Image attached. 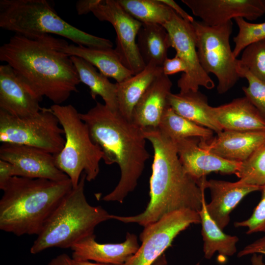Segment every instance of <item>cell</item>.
<instances>
[{
	"mask_svg": "<svg viewBox=\"0 0 265 265\" xmlns=\"http://www.w3.org/2000/svg\"><path fill=\"white\" fill-rule=\"evenodd\" d=\"M80 116L92 141L102 150L105 163H117L120 169L117 185L103 200L122 203L135 188L150 158L143 130L99 102Z\"/></svg>",
	"mask_w": 265,
	"mask_h": 265,
	"instance_id": "3",
	"label": "cell"
},
{
	"mask_svg": "<svg viewBox=\"0 0 265 265\" xmlns=\"http://www.w3.org/2000/svg\"><path fill=\"white\" fill-rule=\"evenodd\" d=\"M251 264V265H265L263 261V255L257 254L252 255Z\"/></svg>",
	"mask_w": 265,
	"mask_h": 265,
	"instance_id": "41",
	"label": "cell"
},
{
	"mask_svg": "<svg viewBox=\"0 0 265 265\" xmlns=\"http://www.w3.org/2000/svg\"><path fill=\"white\" fill-rule=\"evenodd\" d=\"M72 188L70 179L54 181L12 177L2 189L0 200V230L17 236H38Z\"/></svg>",
	"mask_w": 265,
	"mask_h": 265,
	"instance_id": "4",
	"label": "cell"
},
{
	"mask_svg": "<svg viewBox=\"0 0 265 265\" xmlns=\"http://www.w3.org/2000/svg\"><path fill=\"white\" fill-rule=\"evenodd\" d=\"M73 260L74 265H115L97 262H91L89 261H76L73 259Z\"/></svg>",
	"mask_w": 265,
	"mask_h": 265,
	"instance_id": "42",
	"label": "cell"
},
{
	"mask_svg": "<svg viewBox=\"0 0 265 265\" xmlns=\"http://www.w3.org/2000/svg\"><path fill=\"white\" fill-rule=\"evenodd\" d=\"M206 188L211 193V201L206 204L208 213L222 230L230 221V214L243 198L262 186H251L238 181L230 182L211 179L205 182Z\"/></svg>",
	"mask_w": 265,
	"mask_h": 265,
	"instance_id": "19",
	"label": "cell"
},
{
	"mask_svg": "<svg viewBox=\"0 0 265 265\" xmlns=\"http://www.w3.org/2000/svg\"><path fill=\"white\" fill-rule=\"evenodd\" d=\"M47 265H74L72 258L66 254H62L53 258Z\"/></svg>",
	"mask_w": 265,
	"mask_h": 265,
	"instance_id": "40",
	"label": "cell"
},
{
	"mask_svg": "<svg viewBox=\"0 0 265 265\" xmlns=\"http://www.w3.org/2000/svg\"><path fill=\"white\" fill-rule=\"evenodd\" d=\"M179 160L186 172L200 183L212 172L236 174L241 162L230 160L201 148L199 138L189 137L173 139Z\"/></svg>",
	"mask_w": 265,
	"mask_h": 265,
	"instance_id": "15",
	"label": "cell"
},
{
	"mask_svg": "<svg viewBox=\"0 0 265 265\" xmlns=\"http://www.w3.org/2000/svg\"><path fill=\"white\" fill-rule=\"evenodd\" d=\"M206 25L214 26L243 18L253 21L265 13L262 0H182Z\"/></svg>",
	"mask_w": 265,
	"mask_h": 265,
	"instance_id": "14",
	"label": "cell"
},
{
	"mask_svg": "<svg viewBox=\"0 0 265 265\" xmlns=\"http://www.w3.org/2000/svg\"><path fill=\"white\" fill-rule=\"evenodd\" d=\"M40 102L10 66H0V109L16 117H26L42 109Z\"/></svg>",
	"mask_w": 265,
	"mask_h": 265,
	"instance_id": "16",
	"label": "cell"
},
{
	"mask_svg": "<svg viewBox=\"0 0 265 265\" xmlns=\"http://www.w3.org/2000/svg\"><path fill=\"white\" fill-rule=\"evenodd\" d=\"M200 222L198 212L183 209L144 227L139 236L141 245L124 265H153L181 232L192 224Z\"/></svg>",
	"mask_w": 265,
	"mask_h": 265,
	"instance_id": "10",
	"label": "cell"
},
{
	"mask_svg": "<svg viewBox=\"0 0 265 265\" xmlns=\"http://www.w3.org/2000/svg\"><path fill=\"white\" fill-rule=\"evenodd\" d=\"M236 68L239 77L245 78L248 83V86L242 88L245 97L265 120V82L253 76L239 59H237Z\"/></svg>",
	"mask_w": 265,
	"mask_h": 265,
	"instance_id": "32",
	"label": "cell"
},
{
	"mask_svg": "<svg viewBox=\"0 0 265 265\" xmlns=\"http://www.w3.org/2000/svg\"><path fill=\"white\" fill-rule=\"evenodd\" d=\"M163 73L162 66L150 63L139 73L117 83L118 112L132 121L134 108L155 80Z\"/></svg>",
	"mask_w": 265,
	"mask_h": 265,
	"instance_id": "22",
	"label": "cell"
},
{
	"mask_svg": "<svg viewBox=\"0 0 265 265\" xmlns=\"http://www.w3.org/2000/svg\"><path fill=\"white\" fill-rule=\"evenodd\" d=\"M191 24L201 65L206 73L217 78L218 93H225L240 78L236 68L238 59L233 56L229 41L233 22L212 26L194 20Z\"/></svg>",
	"mask_w": 265,
	"mask_h": 265,
	"instance_id": "8",
	"label": "cell"
},
{
	"mask_svg": "<svg viewBox=\"0 0 265 265\" xmlns=\"http://www.w3.org/2000/svg\"><path fill=\"white\" fill-rule=\"evenodd\" d=\"M0 141L35 147L53 155L65 143L64 131L50 108L26 117L12 115L0 109Z\"/></svg>",
	"mask_w": 265,
	"mask_h": 265,
	"instance_id": "9",
	"label": "cell"
},
{
	"mask_svg": "<svg viewBox=\"0 0 265 265\" xmlns=\"http://www.w3.org/2000/svg\"><path fill=\"white\" fill-rule=\"evenodd\" d=\"M63 51L69 55L80 57L97 68L107 78L121 82L133 73L121 62L114 49L112 48H90L81 45L68 44Z\"/></svg>",
	"mask_w": 265,
	"mask_h": 265,
	"instance_id": "24",
	"label": "cell"
},
{
	"mask_svg": "<svg viewBox=\"0 0 265 265\" xmlns=\"http://www.w3.org/2000/svg\"><path fill=\"white\" fill-rule=\"evenodd\" d=\"M236 175L241 183L261 187L265 185V143L240 162Z\"/></svg>",
	"mask_w": 265,
	"mask_h": 265,
	"instance_id": "30",
	"label": "cell"
},
{
	"mask_svg": "<svg viewBox=\"0 0 265 265\" xmlns=\"http://www.w3.org/2000/svg\"><path fill=\"white\" fill-rule=\"evenodd\" d=\"M261 199L248 219L234 223L236 227H246L247 234L258 232L265 233V185L261 189Z\"/></svg>",
	"mask_w": 265,
	"mask_h": 265,
	"instance_id": "34",
	"label": "cell"
},
{
	"mask_svg": "<svg viewBox=\"0 0 265 265\" xmlns=\"http://www.w3.org/2000/svg\"><path fill=\"white\" fill-rule=\"evenodd\" d=\"M64 39L50 34L26 36L15 34L0 47V60L10 66L32 94L54 105L78 91L80 82Z\"/></svg>",
	"mask_w": 265,
	"mask_h": 265,
	"instance_id": "1",
	"label": "cell"
},
{
	"mask_svg": "<svg viewBox=\"0 0 265 265\" xmlns=\"http://www.w3.org/2000/svg\"><path fill=\"white\" fill-rule=\"evenodd\" d=\"M86 176L63 198L45 223L31 246L30 252L39 253L52 247L71 248L94 234L101 223L111 219L101 206H92L84 194Z\"/></svg>",
	"mask_w": 265,
	"mask_h": 265,
	"instance_id": "5",
	"label": "cell"
},
{
	"mask_svg": "<svg viewBox=\"0 0 265 265\" xmlns=\"http://www.w3.org/2000/svg\"><path fill=\"white\" fill-rule=\"evenodd\" d=\"M91 12L100 21L110 23L116 34L114 49L122 64L133 75L146 66L136 38L142 24L129 14L117 0H96Z\"/></svg>",
	"mask_w": 265,
	"mask_h": 265,
	"instance_id": "11",
	"label": "cell"
},
{
	"mask_svg": "<svg viewBox=\"0 0 265 265\" xmlns=\"http://www.w3.org/2000/svg\"><path fill=\"white\" fill-rule=\"evenodd\" d=\"M144 135L153 146L154 159L150 178V201L141 213L132 216L110 215L125 223L144 227L173 212L190 209L199 212L205 195L206 177L199 183L185 170L174 140L157 129H145Z\"/></svg>",
	"mask_w": 265,
	"mask_h": 265,
	"instance_id": "2",
	"label": "cell"
},
{
	"mask_svg": "<svg viewBox=\"0 0 265 265\" xmlns=\"http://www.w3.org/2000/svg\"><path fill=\"white\" fill-rule=\"evenodd\" d=\"M96 0H80L76 2V8L79 15L87 14L91 12V9Z\"/></svg>",
	"mask_w": 265,
	"mask_h": 265,
	"instance_id": "39",
	"label": "cell"
},
{
	"mask_svg": "<svg viewBox=\"0 0 265 265\" xmlns=\"http://www.w3.org/2000/svg\"><path fill=\"white\" fill-rule=\"evenodd\" d=\"M210 111L223 131L265 130V120L246 97L218 106H211Z\"/></svg>",
	"mask_w": 265,
	"mask_h": 265,
	"instance_id": "21",
	"label": "cell"
},
{
	"mask_svg": "<svg viewBox=\"0 0 265 265\" xmlns=\"http://www.w3.org/2000/svg\"><path fill=\"white\" fill-rule=\"evenodd\" d=\"M167 261L166 258V256L164 254L161 255L157 260L155 262L153 265H167ZM199 262L195 264L194 265H200Z\"/></svg>",
	"mask_w": 265,
	"mask_h": 265,
	"instance_id": "43",
	"label": "cell"
},
{
	"mask_svg": "<svg viewBox=\"0 0 265 265\" xmlns=\"http://www.w3.org/2000/svg\"><path fill=\"white\" fill-rule=\"evenodd\" d=\"M0 159L12 164L15 176L54 181L69 179L56 165L54 155L35 147L2 143Z\"/></svg>",
	"mask_w": 265,
	"mask_h": 265,
	"instance_id": "13",
	"label": "cell"
},
{
	"mask_svg": "<svg viewBox=\"0 0 265 265\" xmlns=\"http://www.w3.org/2000/svg\"><path fill=\"white\" fill-rule=\"evenodd\" d=\"M159 1L172 9L179 16L185 21L192 23L193 18L185 11L179 5L173 0H159Z\"/></svg>",
	"mask_w": 265,
	"mask_h": 265,
	"instance_id": "38",
	"label": "cell"
},
{
	"mask_svg": "<svg viewBox=\"0 0 265 265\" xmlns=\"http://www.w3.org/2000/svg\"><path fill=\"white\" fill-rule=\"evenodd\" d=\"M71 58L80 81L89 87L92 98L95 100L100 96L107 107L118 111L117 82H111L107 77L98 72L94 66L84 59L76 56H71Z\"/></svg>",
	"mask_w": 265,
	"mask_h": 265,
	"instance_id": "26",
	"label": "cell"
},
{
	"mask_svg": "<svg viewBox=\"0 0 265 265\" xmlns=\"http://www.w3.org/2000/svg\"><path fill=\"white\" fill-rule=\"evenodd\" d=\"M168 105L178 114L216 133L223 130L212 116L207 96L200 92L189 91L168 97Z\"/></svg>",
	"mask_w": 265,
	"mask_h": 265,
	"instance_id": "23",
	"label": "cell"
},
{
	"mask_svg": "<svg viewBox=\"0 0 265 265\" xmlns=\"http://www.w3.org/2000/svg\"><path fill=\"white\" fill-rule=\"evenodd\" d=\"M137 45L146 65L154 63L162 66L171 47L169 35L160 25L143 24L137 36Z\"/></svg>",
	"mask_w": 265,
	"mask_h": 265,
	"instance_id": "27",
	"label": "cell"
},
{
	"mask_svg": "<svg viewBox=\"0 0 265 265\" xmlns=\"http://www.w3.org/2000/svg\"><path fill=\"white\" fill-rule=\"evenodd\" d=\"M94 234L71 248L72 258L76 261H93L97 263L124 265L138 249L137 236L127 233L126 240L119 243H101L96 241Z\"/></svg>",
	"mask_w": 265,
	"mask_h": 265,
	"instance_id": "18",
	"label": "cell"
},
{
	"mask_svg": "<svg viewBox=\"0 0 265 265\" xmlns=\"http://www.w3.org/2000/svg\"><path fill=\"white\" fill-rule=\"evenodd\" d=\"M239 61L253 76L265 82V39L245 47Z\"/></svg>",
	"mask_w": 265,
	"mask_h": 265,
	"instance_id": "33",
	"label": "cell"
},
{
	"mask_svg": "<svg viewBox=\"0 0 265 265\" xmlns=\"http://www.w3.org/2000/svg\"><path fill=\"white\" fill-rule=\"evenodd\" d=\"M254 254L265 255V235L245 246L238 253V257H242Z\"/></svg>",
	"mask_w": 265,
	"mask_h": 265,
	"instance_id": "36",
	"label": "cell"
},
{
	"mask_svg": "<svg viewBox=\"0 0 265 265\" xmlns=\"http://www.w3.org/2000/svg\"><path fill=\"white\" fill-rule=\"evenodd\" d=\"M262 3L264 6L265 13V0H262Z\"/></svg>",
	"mask_w": 265,
	"mask_h": 265,
	"instance_id": "44",
	"label": "cell"
},
{
	"mask_svg": "<svg viewBox=\"0 0 265 265\" xmlns=\"http://www.w3.org/2000/svg\"><path fill=\"white\" fill-rule=\"evenodd\" d=\"M132 17L143 24L165 25L170 20L173 10L159 0H117Z\"/></svg>",
	"mask_w": 265,
	"mask_h": 265,
	"instance_id": "29",
	"label": "cell"
},
{
	"mask_svg": "<svg viewBox=\"0 0 265 265\" xmlns=\"http://www.w3.org/2000/svg\"><path fill=\"white\" fill-rule=\"evenodd\" d=\"M14 176V169L12 164L0 159V189L2 190L10 180Z\"/></svg>",
	"mask_w": 265,
	"mask_h": 265,
	"instance_id": "37",
	"label": "cell"
},
{
	"mask_svg": "<svg viewBox=\"0 0 265 265\" xmlns=\"http://www.w3.org/2000/svg\"><path fill=\"white\" fill-rule=\"evenodd\" d=\"M163 26L169 35L171 47L186 66V72L177 82L180 92L197 91L200 86L207 89L213 88V81L200 62L195 34L191 23L183 20L173 11L170 20Z\"/></svg>",
	"mask_w": 265,
	"mask_h": 265,
	"instance_id": "12",
	"label": "cell"
},
{
	"mask_svg": "<svg viewBox=\"0 0 265 265\" xmlns=\"http://www.w3.org/2000/svg\"><path fill=\"white\" fill-rule=\"evenodd\" d=\"M162 68L163 73L168 76L181 72L185 73L186 71L184 62L176 54L173 58H166L162 65Z\"/></svg>",
	"mask_w": 265,
	"mask_h": 265,
	"instance_id": "35",
	"label": "cell"
},
{
	"mask_svg": "<svg viewBox=\"0 0 265 265\" xmlns=\"http://www.w3.org/2000/svg\"><path fill=\"white\" fill-rule=\"evenodd\" d=\"M265 143V130L254 131H222L199 146L223 159L242 162Z\"/></svg>",
	"mask_w": 265,
	"mask_h": 265,
	"instance_id": "17",
	"label": "cell"
},
{
	"mask_svg": "<svg viewBox=\"0 0 265 265\" xmlns=\"http://www.w3.org/2000/svg\"><path fill=\"white\" fill-rule=\"evenodd\" d=\"M64 131L63 149L54 155L58 168L70 179L73 188L77 186L81 174L91 182L97 177L104 154L92 140L86 124L72 105L53 104L50 107Z\"/></svg>",
	"mask_w": 265,
	"mask_h": 265,
	"instance_id": "7",
	"label": "cell"
},
{
	"mask_svg": "<svg viewBox=\"0 0 265 265\" xmlns=\"http://www.w3.org/2000/svg\"><path fill=\"white\" fill-rule=\"evenodd\" d=\"M157 129L172 139L197 137L208 141L213 137L212 130L180 115L169 105L165 109Z\"/></svg>",
	"mask_w": 265,
	"mask_h": 265,
	"instance_id": "28",
	"label": "cell"
},
{
	"mask_svg": "<svg viewBox=\"0 0 265 265\" xmlns=\"http://www.w3.org/2000/svg\"><path fill=\"white\" fill-rule=\"evenodd\" d=\"M172 82L163 73L151 83L135 106L132 121L143 129L158 128L168 106Z\"/></svg>",
	"mask_w": 265,
	"mask_h": 265,
	"instance_id": "20",
	"label": "cell"
},
{
	"mask_svg": "<svg viewBox=\"0 0 265 265\" xmlns=\"http://www.w3.org/2000/svg\"><path fill=\"white\" fill-rule=\"evenodd\" d=\"M204 195L202 208L198 212L202 226L204 257L209 260L215 252L222 257L233 256L237 250L236 245L239 240L238 238L223 232L208 213Z\"/></svg>",
	"mask_w": 265,
	"mask_h": 265,
	"instance_id": "25",
	"label": "cell"
},
{
	"mask_svg": "<svg viewBox=\"0 0 265 265\" xmlns=\"http://www.w3.org/2000/svg\"><path fill=\"white\" fill-rule=\"evenodd\" d=\"M234 20L238 28L237 35L233 38L235 47L233 54L234 57L237 58L248 45L265 39V22L252 23L241 17Z\"/></svg>",
	"mask_w": 265,
	"mask_h": 265,
	"instance_id": "31",
	"label": "cell"
},
{
	"mask_svg": "<svg viewBox=\"0 0 265 265\" xmlns=\"http://www.w3.org/2000/svg\"><path fill=\"white\" fill-rule=\"evenodd\" d=\"M0 27L26 36L54 34L87 47H113L109 39L87 33L64 21L47 0H0Z\"/></svg>",
	"mask_w": 265,
	"mask_h": 265,
	"instance_id": "6",
	"label": "cell"
}]
</instances>
